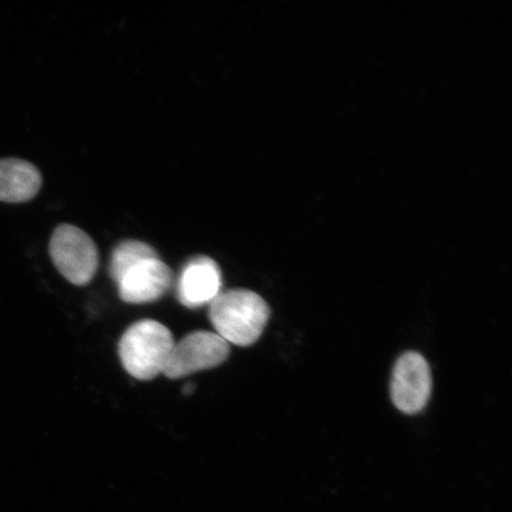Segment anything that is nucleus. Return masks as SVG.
Masks as SVG:
<instances>
[{"instance_id": "nucleus-1", "label": "nucleus", "mask_w": 512, "mask_h": 512, "mask_svg": "<svg viewBox=\"0 0 512 512\" xmlns=\"http://www.w3.org/2000/svg\"><path fill=\"white\" fill-rule=\"evenodd\" d=\"M270 316L266 300L245 288L222 291L209 305V319L215 334L238 347L258 342Z\"/></svg>"}, {"instance_id": "nucleus-2", "label": "nucleus", "mask_w": 512, "mask_h": 512, "mask_svg": "<svg viewBox=\"0 0 512 512\" xmlns=\"http://www.w3.org/2000/svg\"><path fill=\"white\" fill-rule=\"evenodd\" d=\"M174 345V335L165 325L143 319L121 336L118 354L124 369L134 379L151 381L163 374Z\"/></svg>"}, {"instance_id": "nucleus-3", "label": "nucleus", "mask_w": 512, "mask_h": 512, "mask_svg": "<svg viewBox=\"0 0 512 512\" xmlns=\"http://www.w3.org/2000/svg\"><path fill=\"white\" fill-rule=\"evenodd\" d=\"M49 252L57 271L70 284L86 286L98 271V247L91 236L73 224H61L55 229Z\"/></svg>"}, {"instance_id": "nucleus-4", "label": "nucleus", "mask_w": 512, "mask_h": 512, "mask_svg": "<svg viewBox=\"0 0 512 512\" xmlns=\"http://www.w3.org/2000/svg\"><path fill=\"white\" fill-rule=\"evenodd\" d=\"M230 344L211 331H194L175 342L163 375L179 380L203 370L214 369L228 360Z\"/></svg>"}, {"instance_id": "nucleus-5", "label": "nucleus", "mask_w": 512, "mask_h": 512, "mask_svg": "<svg viewBox=\"0 0 512 512\" xmlns=\"http://www.w3.org/2000/svg\"><path fill=\"white\" fill-rule=\"evenodd\" d=\"M432 393V373L418 352L409 351L396 362L392 377V399L402 413L413 415L427 405Z\"/></svg>"}, {"instance_id": "nucleus-6", "label": "nucleus", "mask_w": 512, "mask_h": 512, "mask_svg": "<svg viewBox=\"0 0 512 512\" xmlns=\"http://www.w3.org/2000/svg\"><path fill=\"white\" fill-rule=\"evenodd\" d=\"M174 284V274L159 258L146 259L128 270L118 285L119 297L127 304L158 302Z\"/></svg>"}, {"instance_id": "nucleus-7", "label": "nucleus", "mask_w": 512, "mask_h": 512, "mask_svg": "<svg viewBox=\"0 0 512 512\" xmlns=\"http://www.w3.org/2000/svg\"><path fill=\"white\" fill-rule=\"evenodd\" d=\"M222 292V273L209 256H195L184 265L177 281L176 297L188 309L210 305Z\"/></svg>"}, {"instance_id": "nucleus-8", "label": "nucleus", "mask_w": 512, "mask_h": 512, "mask_svg": "<svg viewBox=\"0 0 512 512\" xmlns=\"http://www.w3.org/2000/svg\"><path fill=\"white\" fill-rule=\"evenodd\" d=\"M42 187L41 172L34 164L17 158L0 159V201L24 203Z\"/></svg>"}, {"instance_id": "nucleus-9", "label": "nucleus", "mask_w": 512, "mask_h": 512, "mask_svg": "<svg viewBox=\"0 0 512 512\" xmlns=\"http://www.w3.org/2000/svg\"><path fill=\"white\" fill-rule=\"evenodd\" d=\"M155 248L138 240H126L115 247L110 262V275L115 284H118L124 274L133 266L146 259L158 258Z\"/></svg>"}, {"instance_id": "nucleus-10", "label": "nucleus", "mask_w": 512, "mask_h": 512, "mask_svg": "<svg viewBox=\"0 0 512 512\" xmlns=\"http://www.w3.org/2000/svg\"><path fill=\"white\" fill-rule=\"evenodd\" d=\"M195 386L192 383H188L187 386L183 388V393L185 395H190L192 392H194Z\"/></svg>"}]
</instances>
